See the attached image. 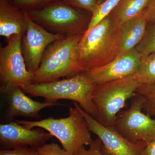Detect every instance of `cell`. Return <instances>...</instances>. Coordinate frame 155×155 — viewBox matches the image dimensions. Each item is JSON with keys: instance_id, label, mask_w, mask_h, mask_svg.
I'll return each instance as SVG.
<instances>
[{"instance_id": "cell-1", "label": "cell", "mask_w": 155, "mask_h": 155, "mask_svg": "<svg viewBox=\"0 0 155 155\" xmlns=\"http://www.w3.org/2000/svg\"><path fill=\"white\" fill-rule=\"evenodd\" d=\"M120 29L108 16L85 31L78 44V60L83 72L108 64L119 55Z\"/></svg>"}, {"instance_id": "cell-2", "label": "cell", "mask_w": 155, "mask_h": 155, "mask_svg": "<svg viewBox=\"0 0 155 155\" xmlns=\"http://www.w3.org/2000/svg\"><path fill=\"white\" fill-rule=\"evenodd\" d=\"M95 86L83 72L63 80L48 83H32L21 88L25 94L44 98L47 102H56L62 99L73 101L97 120V110L92 100Z\"/></svg>"}, {"instance_id": "cell-3", "label": "cell", "mask_w": 155, "mask_h": 155, "mask_svg": "<svg viewBox=\"0 0 155 155\" xmlns=\"http://www.w3.org/2000/svg\"><path fill=\"white\" fill-rule=\"evenodd\" d=\"M83 35L66 36L51 44L34 73L33 83H48L83 72L77 55L78 44Z\"/></svg>"}, {"instance_id": "cell-4", "label": "cell", "mask_w": 155, "mask_h": 155, "mask_svg": "<svg viewBox=\"0 0 155 155\" xmlns=\"http://www.w3.org/2000/svg\"><path fill=\"white\" fill-rule=\"evenodd\" d=\"M69 115L56 119L52 117L38 121L16 120L28 129L38 127L46 130L58 139L63 148L75 154L84 146L93 141L86 120L76 107H69Z\"/></svg>"}, {"instance_id": "cell-5", "label": "cell", "mask_w": 155, "mask_h": 155, "mask_svg": "<svg viewBox=\"0 0 155 155\" xmlns=\"http://www.w3.org/2000/svg\"><path fill=\"white\" fill-rule=\"evenodd\" d=\"M31 19L50 32L66 36L83 35L91 14L84 9L58 0L35 11H27Z\"/></svg>"}, {"instance_id": "cell-6", "label": "cell", "mask_w": 155, "mask_h": 155, "mask_svg": "<svg viewBox=\"0 0 155 155\" xmlns=\"http://www.w3.org/2000/svg\"><path fill=\"white\" fill-rule=\"evenodd\" d=\"M141 85L133 75L96 85L92 100L97 110V121L106 126H114L127 100L135 95Z\"/></svg>"}, {"instance_id": "cell-7", "label": "cell", "mask_w": 155, "mask_h": 155, "mask_svg": "<svg viewBox=\"0 0 155 155\" xmlns=\"http://www.w3.org/2000/svg\"><path fill=\"white\" fill-rule=\"evenodd\" d=\"M143 102L136 94L129 108L117 115L114 126L129 141L147 144L155 140V118L143 113Z\"/></svg>"}, {"instance_id": "cell-8", "label": "cell", "mask_w": 155, "mask_h": 155, "mask_svg": "<svg viewBox=\"0 0 155 155\" xmlns=\"http://www.w3.org/2000/svg\"><path fill=\"white\" fill-rule=\"evenodd\" d=\"M22 34L7 39V45L0 48L1 83H12L23 87L33 83L34 73L28 71L21 48Z\"/></svg>"}, {"instance_id": "cell-9", "label": "cell", "mask_w": 155, "mask_h": 155, "mask_svg": "<svg viewBox=\"0 0 155 155\" xmlns=\"http://www.w3.org/2000/svg\"><path fill=\"white\" fill-rule=\"evenodd\" d=\"M24 11L26 29L21 39V51L27 69L34 73L39 67L48 47L53 42L66 36L50 32L31 19L28 11Z\"/></svg>"}, {"instance_id": "cell-10", "label": "cell", "mask_w": 155, "mask_h": 155, "mask_svg": "<svg viewBox=\"0 0 155 155\" xmlns=\"http://www.w3.org/2000/svg\"><path fill=\"white\" fill-rule=\"evenodd\" d=\"M73 105L86 120L90 131L101 140L106 152L110 155H141L147 145L144 142L134 143L129 141L114 126H107L101 124L84 111L78 103L74 102Z\"/></svg>"}, {"instance_id": "cell-11", "label": "cell", "mask_w": 155, "mask_h": 155, "mask_svg": "<svg viewBox=\"0 0 155 155\" xmlns=\"http://www.w3.org/2000/svg\"><path fill=\"white\" fill-rule=\"evenodd\" d=\"M0 92L5 100L6 118L10 120L17 116L39 119V112L42 109L61 105L57 102L41 103L31 99L21 87L14 84H2Z\"/></svg>"}, {"instance_id": "cell-12", "label": "cell", "mask_w": 155, "mask_h": 155, "mask_svg": "<svg viewBox=\"0 0 155 155\" xmlns=\"http://www.w3.org/2000/svg\"><path fill=\"white\" fill-rule=\"evenodd\" d=\"M141 56L135 48L117 56L108 64L86 71L96 85L133 76L137 72Z\"/></svg>"}, {"instance_id": "cell-13", "label": "cell", "mask_w": 155, "mask_h": 155, "mask_svg": "<svg viewBox=\"0 0 155 155\" xmlns=\"http://www.w3.org/2000/svg\"><path fill=\"white\" fill-rule=\"evenodd\" d=\"M52 137L42 128L28 129L16 121L0 125V142L5 149L28 147L36 149Z\"/></svg>"}, {"instance_id": "cell-14", "label": "cell", "mask_w": 155, "mask_h": 155, "mask_svg": "<svg viewBox=\"0 0 155 155\" xmlns=\"http://www.w3.org/2000/svg\"><path fill=\"white\" fill-rule=\"evenodd\" d=\"M149 19L145 11L140 15L126 21L119 27L120 43L119 55L135 48L145 33Z\"/></svg>"}, {"instance_id": "cell-15", "label": "cell", "mask_w": 155, "mask_h": 155, "mask_svg": "<svg viewBox=\"0 0 155 155\" xmlns=\"http://www.w3.org/2000/svg\"><path fill=\"white\" fill-rule=\"evenodd\" d=\"M26 29L24 10L12 5L8 0H0V35L9 38L23 34Z\"/></svg>"}, {"instance_id": "cell-16", "label": "cell", "mask_w": 155, "mask_h": 155, "mask_svg": "<svg viewBox=\"0 0 155 155\" xmlns=\"http://www.w3.org/2000/svg\"><path fill=\"white\" fill-rule=\"evenodd\" d=\"M150 0H120L109 16L114 24L120 27L124 22L141 14Z\"/></svg>"}, {"instance_id": "cell-17", "label": "cell", "mask_w": 155, "mask_h": 155, "mask_svg": "<svg viewBox=\"0 0 155 155\" xmlns=\"http://www.w3.org/2000/svg\"><path fill=\"white\" fill-rule=\"evenodd\" d=\"M133 77L141 85L155 84V53L141 57L139 67Z\"/></svg>"}, {"instance_id": "cell-18", "label": "cell", "mask_w": 155, "mask_h": 155, "mask_svg": "<svg viewBox=\"0 0 155 155\" xmlns=\"http://www.w3.org/2000/svg\"><path fill=\"white\" fill-rule=\"evenodd\" d=\"M120 1L106 0L103 3L97 5L92 13L91 19L86 31L91 30L103 19L109 16Z\"/></svg>"}, {"instance_id": "cell-19", "label": "cell", "mask_w": 155, "mask_h": 155, "mask_svg": "<svg viewBox=\"0 0 155 155\" xmlns=\"http://www.w3.org/2000/svg\"><path fill=\"white\" fill-rule=\"evenodd\" d=\"M135 48L141 57L155 53V22H149L144 36Z\"/></svg>"}, {"instance_id": "cell-20", "label": "cell", "mask_w": 155, "mask_h": 155, "mask_svg": "<svg viewBox=\"0 0 155 155\" xmlns=\"http://www.w3.org/2000/svg\"><path fill=\"white\" fill-rule=\"evenodd\" d=\"M137 93L144 100L145 110L150 116L155 117V84L140 85L137 90Z\"/></svg>"}, {"instance_id": "cell-21", "label": "cell", "mask_w": 155, "mask_h": 155, "mask_svg": "<svg viewBox=\"0 0 155 155\" xmlns=\"http://www.w3.org/2000/svg\"><path fill=\"white\" fill-rule=\"evenodd\" d=\"M12 5L27 11L39 10L58 0H8Z\"/></svg>"}, {"instance_id": "cell-22", "label": "cell", "mask_w": 155, "mask_h": 155, "mask_svg": "<svg viewBox=\"0 0 155 155\" xmlns=\"http://www.w3.org/2000/svg\"><path fill=\"white\" fill-rule=\"evenodd\" d=\"M36 149L38 155H75L61 148L59 145L54 143H45Z\"/></svg>"}, {"instance_id": "cell-23", "label": "cell", "mask_w": 155, "mask_h": 155, "mask_svg": "<svg viewBox=\"0 0 155 155\" xmlns=\"http://www.w3.org/2000/svg\"><path fill=\"white\" fill-rule=\"evenodd\" d=\"M88 149L84 146L82 147L75 155H110L107 152L103 151L104 146L101 140L98 137L89 145Z\"/></svg>"}, {"instance_id": "cell-24", "label": "cell", "mask_w": 155, "mask_h": 155, "mask_svg": "<svg viewBox=\"0 0 155 155\" xmlns=\"http://www.w3.org/2000/svg\"><path fill=\"white\" fill-rule=\"evenodd\" d=\"M65 2L72 6L84 9L92 14L97 5V0H63Z\"/></svg>"}, {"instance_id": "cell-25", "label": "cell", "mask_w": 155, "mask_h": 155, "mask_svg": "<svg viewBox=\"0 0 155 155\" xmlns=\"http://www.w3.org/2000/svg\"><path fill=\"white\" fill-rule=\"evenodd\" d=\"M0 155H38L36 149L28 147H20L11 149H2Z\"/></svg>"}, {"instance_id": "cell-26", "label": "cell", "mask_w": 155, "mask_h": 155, "mask_svg": "<svg viewBox=\"0 0 155 155\" xmlns=\"http://www.w3.org/2000/svg\"><path fill=\"white\" fill-rule=\"evenodd\" d=\"M145 11L149 22H155V0H150Z\"/></svg>"}, {"instance_id": "cell-27", "label": "cell", "mask_w": 155, "mask_h": 155, "mask_svg": "<svg viewBox=\"0 0 155 155\" xmlns=\"http://www.w3.org/2000/svg\"><path fill=\"white\" fill-rule=\"evenodd\" d=\"M141 155H155V140L147 144Z\"/></svg>"}, {"instance_id": "cell-28", "label": "cell", "mask_w": 155, "mask_h": 155, "mask_svg": "<svg viewBox=\"0 0 155 155\" xmlns=\"http://www.w3.org/2000/svg\"><path fill=\"white\" fill-rule=\"evenodd\" d=\"M105 1H106V0H97L98 5L103 3V2H104Z\"/></svg>"}]
</instances>
